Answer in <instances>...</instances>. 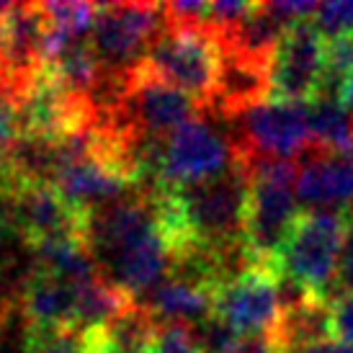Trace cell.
Instances as JSON below:
<instances>
[{
	"instance_id": "cell-1",
	"label": "cell",
	"mask_w": 353,
	"mask_h": 353,
	"mask_svg": "<svg viewBox=\"0 0 353 353\" xmlns=\"http://www.w3.org/2000/svg\"><path fill=\"white\" fill-rule=\"evenodd\" d=\"M85 248L99 274L132 299H142L170 268V248L148 188L90 209Z\"/></svg>"
},
{
	"instance_id": "cell-2",
	"label": "cell",
	"mask_w": 353,
	"mask_h": 353,
	"mask_svg": "<svg viewBox=\"0 0 353 353\" xmlns=\"http://www.w3.org/2000/svg\"><path fill=\"white\" fill-rule=\"evenodd\" d=\"M250 191L245 206L243 248L250 265L274 268L296 216L294 160H245ZM279 274V271H276Z\"/></svg>"
},
{
	"instance_id": "cell-3",
	"label": "cell",
	"mask_w": 353,
	"mask_h": 353,
	"mask_svg": "<svg viewBox=\"0 0 353 353\" xmlns=\"http://www.w3.org/2000/svg\"><path fill=\"white\" fill-rule=\"evenodd\" d=\"M142 65L168 85L186 93L199 108H206L222 70V47L206 26L173 23L165 19V26L150 44Z\"/></svg>"
},
{
	"instance_id": "cell-4",
	"label": "cell",
	"mask_w": 353,
	"mask_h": 353,
	"mask_svg": "<svg viewBox=\"0 0 353 353\" xmlns=\"http://www.w3.org/2000/svg\"><path fill=\"white\" fill-rule=\"evenodd\" d=\"M343 212L312 209L299 212L292 232L276 261L281 281L292 284L302 294L330 299V286H335L338 261L343 250Z\"/></svg>"
},
{
	"instance_id": "cell-5",
	"label": "cell",
	"mask_w": 353,
	"mask_h": 353,
	"mask_svg": "<svg viewBox=\"0 0 353 353\" xmlns=\"http://www.w3.org/2000/svg\"><path fill=\"white\" fill-rule=\"evenodd\" d=\"M165 26V8L157 3H108L99 6L90 26V44L101 70L127 78L145 59L150 44Z\"/></svg>"
},
{
	"instance_id": "cell-6",
	"label": "cell",
	"mask_w": 353,
	"mask_h": 353,
	"mask_svg": "<svg viewBox=\"0 0 353 353\" xmlns=\"http://www.w3.org/2000/svg\"><path fill=\"white\" fill-rule=\"evenodd\" d=\"M232 121V148L243 160H292L310 148V103L265 99Z\"/></svg>"
},
{
	"instance_id": "cell-7",
	"label": "cell",
	"mask_w": 353,
	"mask_h": 353,
	"mask_svg": "<svg viewBox=\"0 0 353 353\" xmlns=\"http://www.w3.org/2000/svg\"><path fill=\"white\" fill-rule=\"evenodd\" d=\"M235 160L232 139L209 119L194 117L165 137L155 188L191 186L225 173Z\"/></svg>"
},
{
	"instance_id": "cell-8",
	"label": "cell",
	"mask_w": 353,
	"mask_h": 353,
	"mask_svg": "<svg viewBox=\"0 0 353 353\" xmlns=\"http://www.w3.org/2000/svg\"><path fill=\"white\" fill-rule=\"evenodd\" d=\"M323 75L325 39L312 19L289 26L268 62V99L312 103Z\"/></svg>"
},
{
	"instance_id": "cell-9",
	"label": "cell",
	"mask_w": 353,
	"mask_h": 353,
	"mask_svg": "<svg viewBox=\"0 0 353 353\" xmlns=\"http://www.w3.org/2000/svg\"><path fill=\"white\" fill-rule=\"evenodd\" d=\"M281 312V276L248 263L214 294V314L243 338H265Z\"/></svg>"
},
{
	"instance_id": "cell-10",
	"label": "cell",
	"mask_w": 353,
	"mask_h": 353,
	"mask_svg": "<svg viewBox=\"0 0 353 353\" xmlns=\"http://www.w3.org/2000/svg\"><path fill=\"white\" fill-rule=\"evenodd\" d=\"M19 310L26 330L78 333V284L37 263L21 284Z\"/></svg>"
},
{
	"instance_id": "cell-11",
	"label": "cell",
	"mask_w": 353,
	"mask_h": 353,
	"mask_svg": "<svg viewBox=\"0 0 353 353\" xmlns=\"http://www.w3.org/2000/svg\"><path fill=\"white\" fill-rule=\"evenodd\" d=\"M296 201L312 209L353 206L351 157L310 145L296 165Z\"/></svg>"
},
{
	"instance_id": "cell-12",
	"label": "cell",
	"mask_w": 353,
	"mask_h": 353,
	"mask_svg": "<svg viewBox=\"0 0 353 353\" xmlns=\"http://www.w3.org/2000/svg\"><path fill=\"white\" fill-rule=\"evenodd\" d=\"M281 312L274 330L265 335L279 351H296L307 345L333 341V317L330 299L302 294L292 284L281 281Z\"/></svg>"
},
{
	"instance_id": "cell-13",
	"label": "cell",
	"mask_w": 353,
	"mask_h": 353,
	"mask_svg": "<svg viewBox=\"0 0 353 353\" xmlns=\"http://www.w3.org/2000/svg\"><path fill=\"white\" fill-rule=\"evenodd\" d=\"M214 294L216 292L209 286L168 274L137 302L148 310L157 327L165 325L196 327L199 323L214 314Z\"/></svg>"
},
{
	"instance_id": "cell-14",
	"label": "cell",
	"mask_w": 353,
	"mask_h": 353,
	"mask_svg": "<svg viewBox=\"0 0 353 353\" xmlns=\"http://www.w3.org/2000/svg\"><path fill=\"white\" fill-rule=\"evenodd\" d=\"M155 333V320L142 304L134 302L111 323L78 333V343L80 353H150Z\"/></svg>"
},
{
	"instance_id": "cell-15",
	"label": "cell",
	"mask_w": 353,
	"mask_h": 353,
	"mask_svg": "<svg viewBox=\"0 0 353 353\" xmlns=\"http://www.w3.org/2000/svg\"><path fill=\"white\" fill-rule=\"evenodd\" d=\"M310 145L348 155L353 148V117L341 101L314 99L310 103Z\"/></svg>"
},
{
	"instance_id": "cell-16",
	"label": "cell",
	"mask_w": 353,
	"mask_h": 353,
	"mask_svg": "<svg viewBox=\"0 0 353 353\" xmlns=\"http://www.w3.org/2000/svg\"><path fill=\"white\" fill-rule=\"evenodd\" d=\"M191 330H194L204 353H240L248 341L240 333H235L227 323H222L216 314L206 317L204 323H199Z\"/></svg>"
},
{
	"instance_id": "cell-17",
	"label": "cell",
	"mask_w": 353,
	"mask_h": 353,
	"mask_svg": "<svg viewBox=\"0 0 353 353\" xmlns=\"http://www.w3.org/2000/svg\"><path fill=\"white\" fill-rule=\"evenodd\" d=\"M312 23L325 41L353 34V3H317Z\"/></svg>"
},
{
	"instance_id": "cell-18",
	"label": "cell",
	"mask_w": 353,
	"mask_h": 353,
	"mask_svg": "<svg viewBox=\"0 0 353 353\" xmlns=\"http://www.w3.org/2000/svg\"><path fill=\"white\" fill-rule=\"evenodd\" d=\"M150 353H204L196 335L186 325H165L157 327Z\"/></svg>"
},
{
	"instance_id": "cell-19",
	"label": "cell",
	"mask_w": 353,
	"mask_h": 353,
	"mask_svg": "<svg viewBox=\"0 0 353 353\" xmlns=\"http://www.w3.org/2000/svg\"><path fill=\"white\" fill-rule=\"evenodd\" d=\"M23 353H80L78 333H37V330H26Z\"/></svg>"
},
{
	"instance_id": "cell-20",
	"label": "cell",
	"mask_w": 353,
	"mask_h": 353,
	"mask_svg": "<svg viewBox=\"0 0 353 353\" xmlns=\"http://www.w3.org/2000/svg\"><path fill=\"white\" fill-rule=\"evenodd\" d=\"M343 250H341V261H338L335 286H338V294H353V206L343 209Z\"/></svg>"
},
{
	"instance_id": "cell-21",
	"label": "cell",
	"mask_w": 353,
	"mask_h": 353,
	"mask_svg": "<svg viewBox=\"0 0 353 353\" xmlns=\"http://www.w3.org/2000/svg\"><path fill=\"white\" fill-rule=\"evenodd\" d=\"M330 317L335 341L353 345V294H335L330 299Z\"/></svg>"
},
{
	"instance_id": "cell-22",
	"label": "cell",
	"mask_w": 353,
	"mask_h": 353,
	"mask_svg": "<svg viewBox=\"0 0 353 353\" xmlns=\"http://www.w3.org/2000/svg\"><path fill=\"white\" fill-rule=\"evenodd\" d=\"M289 353H353V345L341 343V341H335L333 338V341H323V343L307 345V348H296V351H289Z\"/></svg>"
},
{
	"instance_id": "cell-23",
	"label": "cell",
	"mask_w": 353,
	"mask_h": 353,
	"mask_svg": "<svg viewBox=\"0 0 353 353\" xmlns=\"http://www.w3.org/2000/svg\"><path fill=\"white\" fill-rule=\"evenodd\" d=\"M240 353H281L268 338H248Z\"/></svg>"
},
{
	"instance_id": "cell-24",
	"label": "cell",
	"mask_w": 353,
	"mask_h": 353,
	"mask_svg": "<svg viewBox=\"0 0 353 353\" xmlns=\"http://www.w3.org/2000/svg\"><path fill=\"white\" fill-rule=\"evenodd\" d=\"M338 101H341V106H343V108H348V114L353 117V78L343 85V90H341Z\"/></svg>"
},
{
	"instance_id": "cell-25",
	"label": "cell",
	"mask_w": 353,
	"mask_h": 353,
	"mask_svg": "<svg viewBox=\"0 0 353 353\" xmlns=\"http://www.w3.org/2000/svg\"><path fill=\"white\" fill-rule=\"evenodd\" d=\"M6 232H10V230H8V222H6V214H3V206H0V248H3Z\"/></svg>"
}]
</instances>
